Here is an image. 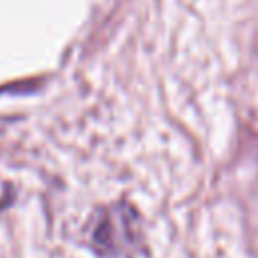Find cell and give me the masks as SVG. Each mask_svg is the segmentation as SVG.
<instances>
[{
	"instance_id": "6da1fadb",
	"label": "cell",
	"mask_w": 258,
	"mask_h": 258,
	"mask_svg": "<svg viewBox=\"0 0 258 258\" xmlns=\"http://www.w3.org/2000/svg\"><path fill=\"white\" fill-rule=\"evenodd\" d=\"M87 240L99 256L127 258L143 244L139 214L125 202L99 208L87 226Z\"/></svg>"
}]
</instances>
